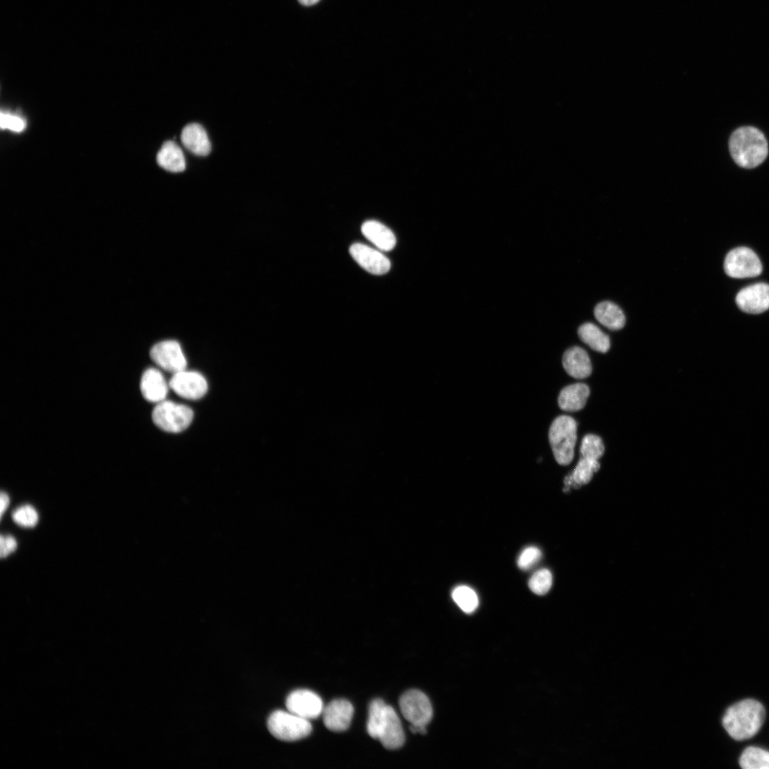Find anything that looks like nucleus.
<instances>
[{
    "label": "nucleus",
    "mask_w": 769,
    "mask_h": 769,
    "mask_svg": "<svg viewBox=\"0 0 769 769\" xmlns=\"http://www.w3.org/2000/svg\"><path fill=\"white\" fill-rule=\"evenodd\" d=\"M738 308L745 313L758 314L769 309V285L758 283L741 290L736 298Z\"/></svg>",
    "instance_id": "nucleus-12"
},
{
    "label": "nucleus",
    "mask_w": 769,
    "mask_h": 769,
    "mask_svg": "<svg viewBox=\"0 0 769 769\" xmlns=\"http://www.w3.org/2000/svg\"><path fill=\"white\" fill-rule=\"evenodd\" d=\"M399 708L403 717L411 724L427 726L433 716V709L429 698L417 689L404 692L399 698Z\"/></svg>",
    "instance_id": "nucleus-7"
},
{
    "label": "nucleus",
    "mask_w": 769,
    "mask_h": 769,
    "mask_svg": "<svg viewBox=\"0 0 769 769\" xmlns=\"http://www.w3.org/2000/svg\"><path fill=\"white\" fill-rule=\"evenodd\" d=\"M451 597L455 603L465 613L471 614L478 607V595L469 586L459 585L456 587L451 592Z\"/></svg>",
    "instance_id": "nucleus-24"
},
{
    "label": "nucleus",
    "mask_w": 769,
    "mask_h": 769,
    "mask_svg": "<svg viewBox=\"0 0 769 769\" xmlns=\"http://www.w3.org/2000/svg\"><path fill=\"white\" fill-rule=\"evenodd\" d=\"M12 518L17 524L23 527H33L38 520L36 511L29 505L17 508L14 511Z\"/></svg>",
    "instance_id": "nucleus-29"
},
{
    "label": "nucleus",
    "mask_w": 769,
    "mask_h": 769,
    "mask_svg": "<svg viewBox=\"0 0 769 769\" xmlns=\"http://www.w3.org/2000/svg\"><path fill=\"white\" fill-rule=\"evenodd\" d=\"M151 360L161 369L174 374L186 369L187 360L180 344L172 340L154 345L150 351Z\"/></svg>",
    "instance_id": "nucleus-8"
},
{
    "label": "nucleus",
    "mask_w": 769,
    "mask_h": 769,
    "mask_svg": "<svg viewBox=\"0 0 769 769\" xmlns=\"http://www.w3.org/2000/svg\"><path fill=\"white\" fill-rule=\"evenodd\" d=\"M169 385L162 373L150 367L142 375L140 389L143 397L150 402L159 403L165 399Z\"/></svg>",
    "instance_id": "nucleus-15"
},
{
    "label": "nucleus",
    "mask_w": 769,
    "mask_h": 769,
    "mask_svg": "<svg viewBox=\"0 0 769 769\" xmlns=\"http://www.w3.org/2000/svg\"><path fill=\"white\" fill-rule=\"evenodd\" d=\"M183 145L192 154L206 156L211 151V143L204 128L198 123L187 125L182 131Z\"/></svg>",
    "instance_id": "nucleus-16"
},
{
    "label": "nucleus",
    "mask_w": 769,
    "mask_h": 769,
    "mask_svg": "<svg viewBox=\"0 0 769 769\" xmlns=\"http://www.w3.org/2000/svg\"><path fill=\"white\" fill-rule=\"evenodd\" d=\"M580 451L581 457L598 460L604 454L605 446L600 436L587 434L582 439Z\"/></svg>",
    "instance_id": "nucleus-27"
},
{
    "label": "nucleus",
    "mask_w": 769,
    "mask_h": 769,
    "mask_svg": "<svg viewBox=\"0 0 769 769\" xmlns=\"http://www.w3.org/2000/svg\"><path fill=\"white\" fill-rule=\"evenodd\" d=\"M17 547V543L14 537L1 535V558L6 557L14 552Z\"/></svg>",
    "instance_id": "nucleus-32"
},
{
    "label": "nucleus",
    "mask_w": 769,
    "mask_h": 769,
    "mask_svg": "<svg viewBox=\"0 0 769 769\" xmlns=\"http://www.w3.org/2000/svg\"><path fill=\"white\" fill-rule=\"evenodd\" d=\"M724 270L730 277L746 278L759 276L763 266L753 251L747 247H738L726 255Z\"/></svg>",
    "instance_id": "nucleus-6"
},
{
    "label": "nucleus",
    "mask_w": 769,
    "mask_h": 769,
    "mask_svg": "<svg viewBox=\"0 0 769 769\" xmlns=\"http://www.w3.org/2000/svg\"><path fill=\"white\" fill-rule=\"evenodd\" d=\"M350 253L365 270L376 275L384 274L390 269L389 260L381 252L367 245L355 243L350 246Z\"/></svg>",
    "instance_id": "nucleus-14"
},
{
    "label": "nucleus",
    "mask_w": 769,
    "mask_h": 769,
    "mask_svg": "<svg viewBox=\"0 0 769 769\" xmlns=\"http://www.w3.org/2000/svg\"><path fill=\"white\" fill-rule=\"evenodd\" d=\"M566 372L575 379H584L592 372V365L586 351L577 346L567 349L563 356Z\"/></svg>",
    "instance_id": "nucleus-17"
},
{
    "label": "nucleus",
    "mask_w": 769,
    "mask_h": 769,
    "mask_svg": "<svg viewBox=\"0 0 769 769\" xmlns=\"http://www.w3.org/2000/svg\"><path fill=\"white\" fill-rule=\"evenodd\" d=\"M169 385L177 394L187 399H200L208 389L207 382L203 375L186 370L173 374Z\"/></svg>",
    "instance_id": "nucleus-10"
},
{
    "label": "nucleus",
    "mask_w": 769,
    "mask_h": 769,
    "mask_svg": "<svg viewBox=\"0 0 769 769\" xmlns=\"http://www.w3.org/2000/svg\"><path fill=\"white\" fill-rule=\"evenodd\" d=\"M299 3L303 6H313L319 2L320 0H298Z\"/></svg>",
    "instance_id": "nucleus-34"
},
{
    "label": "nucleus",
    "mask_w": 769,
    "mask_h": 769,
    "mask_svg": "<svg viewBox=\"0 0 769 769\" xmlns=\"http://www.w3.org/2000/svg\"><path fill=\"white\" fill-rule=\"evenodd\" d=\"M541 551L535 546H529L523 550L518 555L517 565L523 570H528L535 566L541 558Z\"/></svg>",
    "instance_id": "nucleus-31"
},
{
    "label": "nucleus",
    "mask_w": 769,
    "mask_h": 769,
    "mask_svg": "<svg viewBox=\"0 0 769 769\" xmlns=\"http://www.w3.org/2000/svg\"><path fill=\"white\" fill-rule=\"evenodd\" d=\"M548 436L556 461L560 465L570 464L577 441L576 421L567 415L558 417L550 425Z\"/></svg>",
    "instance_id": "nucleus-3"
},
{
    "label": "nucleus",
    "mask_w": 769,
    "mask_h": 769,
    "mask_svg": "<svg viewBox=\"0 0 769 769\" xmlns=\"http://www.w3.org/2000/svg\"><path fill=\"white\" fill-rule=\"evenodd\" d=\"M157 162L161 167L172 172H182L186 167L183 152L174 141L163 143L157 155Z\"/></svg>",
    "instance_id": "nucleus-20"
},
{
    "label": "nucleus",
    "mask_w": 769,
    "mask_h": 769,
    "mask_svg": "<svg viewBox=\"0 0 769 769\" xmlns=\"http://www.w3.org/2000/svg\"><path fill=\"white\" fill-rule=\"evenodd\" d=\"M729 150L735 162L744 168L760 164L768 152L764 135L757 128L746 126L735 130L729 140Z\"/></svg>",
    "instance_id": "nucleus-2"
},
{
    "label": "nucleus",
    "mask_w": 769,
    "mask_h": 769,
    "mask_svg": "<svg viewBox=\"0 0 769 769\" xmlns=\"http://www.w3.org/2000/svg\"><path fill=\"white\" fill-rule=\"evenodd\" d=\"M739 764L744 769H769V751L750 746L742 753Z\"/></svg>",
    "instance_id": "nucleus-23"
},
{
    "label": "nucleus",
    "mask_w": 769,
    "mask_h": 769,
    "mask_svg": "<svg viewBox=\"0 0 769 769\" xmlns=\"http://www.w3.org/2000/svg\"><path fill=\"white\" fill-rule=\"evenodd\" d=\"M0 127L2 130H9L15 132L23 131L26 127L25 119L19 115L9 112H1Z\"/></svg>",
    "instance_id": "nucleus-30"
},
{
    "label": "nucleus",
    "mask_w": 769,
    "mask_h": 769,
    "mask_svg": "<svg viewBox=\"0 0 769 769\" xmlns=\"http://www.w3.org/2000/svg\"><path fill=\"white\" fill-rule=\"evenodd\" d=\"M267 727L276 738L283 741H295L308 736L312 732L309 720L290 711L277 710L268 717Z\"/></svg>",
    "instance_id": "nucleus-4"
},
{
    "label": "nucleus",
    "mask_w": 769,
    "mask_h": 769,
    "mask_svg": "<svg viewBox=\"0 0 769 769\" xmlns=\"http://www.w3.org/2000/svg\"><path fill=\"white\" fill-rule=\"evenodd\" d=\"M377 739L388 750L398 749L405 742L401 721L391 706L386 705L385 706Z\"/></svg>",
    "instance_id": "nucleus-11"
},
{
    "label": "nucleus",
    "mask_w": 769,
    "mask_h": 769,
    "mask_svg": "<svg viewBox=\"0 0 769 769\" xmlns=\"http://www.w3.org/2000/svg\"><path fill=\"white\" fill-rule=\"evenodd\" d=\"M552 583L553 576L550 571L543 568L532 575L528 581V587L533 593L543 595L549 591Z\"/></svg>",
    "instance_id": "nucleus-28"
},
{
    "label": "nucleus",
    "mask_w": 769,
    "mask_h": 769,
    "mask_svg": "<svg viewBox=\"0 0 769 769\" xmlns=\"http://www.w3.org/2000/svg\"><path fill=\"white\" fill-rule=\"evenodd\" d=\"M590 395V389L584 383H575L564 387L558 396L560 408L566 412L582 409Z\"/></svg>",
    "instance_id": "nucleus-18"
},
{
    "label": "nucleus",
    "mask_w": 769,
    "mask_h": 769,
    "mask_svg": "<svg viewBox=\"0 0 769 769\" xmlns=\"http://www.w3.org/2000/svg\"><path fill=\"white\" fill-rule=\"evenodd\" d=\"M286 706L288 711L307 720L317 718L324 708L320 697L307 689L292 691L286 698Z\"/></svg>",
    "instance_id": "nucleus-9"
},
{
    "label": "nucleus",
    "mask_w": 769,
    "mask_h": 769,
    "mask_svg": "<svg viewBox=\"0 0 769 769\" xmlns=\"http://www.w3.org/2000/svg\"><path fill=\"white\" fill-rule=\"evenodd\" d=\"M353 714L354 708L349 701L335 699L323 708V721L328 730L342 732L349 728Z\"/></svg>",
    "instance_id": "nucleus-13"
},
{
    "label": "nucleus",
    "mask_w": 769,
    "mask_h": 769,
    "mask_svg": "<svg viewBox=\"0 0 769 769\" xmlns=\"http://www.w3.org/2000/svg\"><path fill=\"white\" fill-rule=\"evenodd\" d=\"M600 467L598 460L581 457L571 474L575 483L580 486L589 483Z\"/></svg>",
    "instance_id": "nucleus-26"
},
{
    "label": "nucleus",
    "mask_w": 769,
    "mask_h": 769,
    "mask_svg": "<svg viewBox=\"0 0 769 769\" xmlns=\"http://www.w3.org/2000/svg\"><path fill=\"white\" fill-rule=\"evenodd\" d=\"M594 315L597 320L610 330H617L625 325V316L622 309L611 301H602L596 305Z\"/></svg>",
    "instance_id": "nucleus-21"
},
{
    "label": "nucleus",
    "mask_w": 769,
    "mask_h": 769,
    "mask_svg": "<svg viewBox=\"0 0 769 769\" xmlns=\"http://www.w3.org/2000/svg\"><path fill=\"white\" fill-rule=\"evenodd\" d=\"M0 500H1V511H0V513H1V517H2L3 513H4V511H6V509L7 508V507H8V506L9 504V498L8 495L5 492L1 491Z\"/></svg>",
    "instance_id": "nucleus-33"
},
{
    "label": "nucleus",
    "mask_w": 769,
    "mask_h": 769,
    "mask_svg": "<svg viewBox=\"0 0 769 769\" xmlns=\"http://www.w3.org/2000/svg\"><path fill=\"white\" fill-rule=\"evenodd\" d=\"M193 416V411L189 407L165 399L156 404L152 413L153 423L160 429L169 433H178L186 429L191 424Z\"/></svg>",
    "instance_id": "nucleus-5"
},
{
    "label": "nucleus",
    "mask_w": 769,
    "mask_h": 769,
    "mask_svg": "<svg viewBox=\"0 0 769 769\" xmlns=\"http://www.w3.org/2000/svg\"><path fill=\"white\" fill-rule=\"evenodd\" d=\"M386 703L380 699L372 700L368 708L367 731L370 737L378 738L380 724L384 716Z\"/></svg>",
    "instance_id": "nucleus-25"
},
{
    "label": "nucleus",
    "mask_w": 769,
    "mask_h": 769,
    "mask_svg": "<svg viewBox=\"0 0 769 769\" xmlns=\"http://www.w3.org/2000/svg\"><path fill=\"white\" fill-rule=\"evenodd\" d=\"M765 715V708L759 701L745 699L726 710L722 721L723 726L733 739H748L758 733L763 723Z\"/></svg>",
    "instance_id": "nucleus-1"
},
{
    "label": "nucleus",
    "mask_w": 769,
    "mask_h": 769,
    "mask_svg": "<svg viewBox=\"0 0 769 769\" xmlns=\"http://www.w3.org/2000/svg\"><path fill=\"white\" fill-rule=\"evenodd\" d=\"M577 334L584 343L597 352L605 353L610 350L609 336L594 323H583L579 327Z\"/></svg>",
    "instance_id": "nucleus-22"
},
{
    "label": "nucleus",
    "mask_w": 769,
    "mask_h": 769,
    "mask_svg": "<svg viewBox=\"0 0 769 769\" xmlns=\"http://www.w3.org/2000/svg\"><path fill=\"white\" fill-rule=\"evenodd\" d=\"M361 231L365 237L382 251H389L396 244V238L393 232L378 221L364 222Z\"/></svg>",
    "instance_id": "nucleus-19"
}]
</instances>
